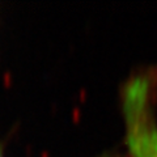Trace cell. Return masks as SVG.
Segmentation results:
<instances>
[{
  "label": "cell",
  "instance_id": "6da1fadb",
  "mask_svg": "<svg viewBox=\"0 0 157 157\" xmlns=\"http://www.w3.org/2000/svg\"><path fill=\"white\" fill-rule=\"evenodd\" d=\"M155 86L152 76L141 73L130 78L123 88L126 143L132 157H157Z\"/></svg>",
  "mask_w": 157,
  "mask_h": 157
}]
</instances>
